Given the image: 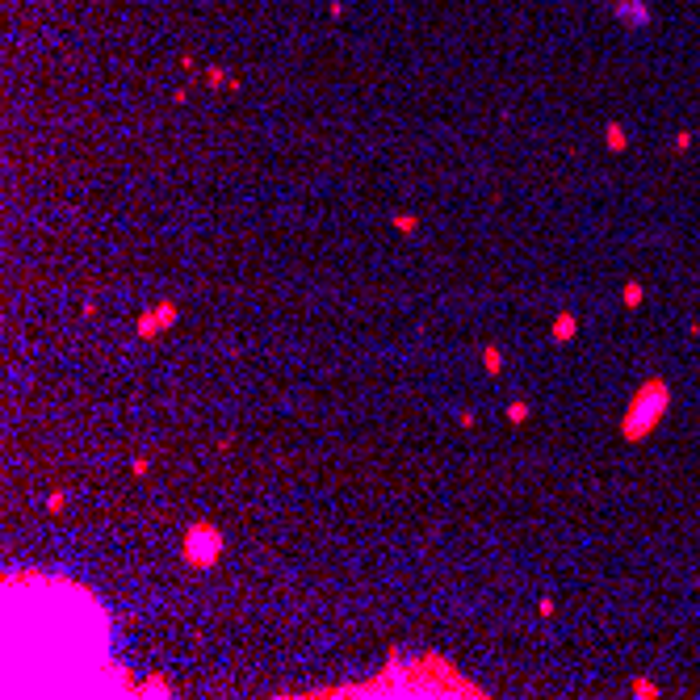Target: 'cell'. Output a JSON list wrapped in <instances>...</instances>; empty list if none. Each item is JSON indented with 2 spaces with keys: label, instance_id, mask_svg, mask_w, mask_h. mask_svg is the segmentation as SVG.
Masks as SVG:
<instances>
[{
  "label": "cell",
  "instance_id": "obj_12",
  "mask_svg": "<svg viewBox=\"0 0 700 700\" xmlns=\"http://www.w3.org/2000/svg\"><path fill=\"white\" fill-rule=\"evenodd\" d=\"M394 231H399V235H415V231H419V219H415V214H394Z\"/></svg>",
  "mask_w": 700,
  "mask_h": 700
},
{
  "label": "cell",
  "instance_id": "obj_17",
  "mask_svg": "<svg viewBox=\"0 0 700 700\" xmlns=\"http://www.w3.org/2000/svg\"><path fill=\"white\" fill-rule=\"evenodd\" d=\"M328 17H332V21H340V17H344V5H340V0H332V5H328Z\"/></svg>",
  "mask_w": 700,
  "mask_h": 700
},
{
  "label": "cell",
  "instance_id": "obj_11",
  "mask_svg": "<svg viewBox=\"0 0 700 700\" xmlns=\"http://www.w3.org/2000/svg\"><path fill=\"white\" fill-rule=\"evenodd\" d=\"M528 415H532V407H528L524 399H516V403H508V423H528Z\"/></svg>",
  "mask_w": 700,
  "mask_h": 700
},
{
  "label": "cell",
  "instance_id": "obj_13",
  "mask_svg": "<svg viewBox=\"0 0 700 700\" xmlns=\"http://www.w3.org/2000/svg\"><path fill=\"white\" fill-rule=\"evenodd\" d=\"M629 688H633V696H637V700H654V696H659V688H654L650 679H633Z\"/></svg>",
  "mask_w": 700,
  "mask_h": 700
},
{
  "label": "cell",
  "instance_id": "obj_8",
  "mask_svg": "<svg viewBox=\"0 0 700 700\" xmlns=\"http://www.w3.org/2000/svg\"><path fill=\"white\" fill-rule=\"evenodd\" d=\"M482 369H487L491 378H495V373L503 369V352H499L495 344H482Z\"/></svg>",
  "mask_w": 700,
  "mask_h": 700
},
{
  "label": "cell",
  "instance_id": "obj_5",
  "mask_svg": "<svg viewBox=\"0 0 700 700\" xmlns=\"http://www.w3.org/2000/svg\"><path fill=\"white\" fill-rule=\"evenodd\" d=\"M574 336H579V319H574L570 310L554 314V323H550V340H554V344H570Z\"/></svg>",
  "mask_w": 700,
  "mask_h": 700
},
{
  "label": "cell",
  "instance_id": "obj_10",
  "mask_svg": "<svg viewBox=\"0 0 700 700\" xmlns=\"http://www.w3.org/2000/svg\"><path fill=\"white\" fill-rule=\"evenodd\" d=\"M206 84H210V88H223V84H227V88H239V80L227 76L223 68H206Z\"/></svg>",
  "mask_w": 700,
  "mask_h": 700
},
{
  "label": "cell",
  "instance_id": "obj_15",
  "mask_svg": "<svg viewBox=\"0 0 700 700\" xmlns=\"http://www.w3.org/2000/svg\"><path fill=\"white\" fill-rule=\"evenodd\" d=\"M692 143H696L692 130H679V134H675V151H692Z\"/></svg>",
  "mask_w": 700,
  "mask_h": 700
},
{
  "label": "cell",
  "instance_id": "obj_3",
  "mask_svg": "<svg viewBox=\"0 0 700 700\" xmlns=\"http://www.w3.org/2000/svg\"><path fill=\"white\" fill-rule=\"evenodd\" d=\"M177 319H181V306H177L172 298H159L155 306H147V310L139 314L134 336H139V340H155V336H164L168 328H177Z\"/></svg>",
  "mask_w": 700,
  "mask_h": 700
},
{
  "label": "cell",
  "instance_id": "obj_18",
  "mask_svg": "<svg viewBox=\"0 0 700 700\" xmlns=\"http://www.w3.org/2000/svg\"><path fill=\"white\" fill-rule=\"evenodd\" d=\"M537 612H541V617H554V600H550V596H546V600H541V604H537Z\"/></svg>",
  "mask_w": 700,
  "mask_h": 700
},
{
  "label": "cell",
  "instance_id": "obj_4",
  "mask_svg": "<svg viewBox=\"0 0 700 700\" xmlns=\"http://www.w3.org/2000/svg\"><path fill=\"white\" fill-rule=\"evenodd\" d=\"M608 5H612V17L625 30H646L650 26V5H646V0H608Z\"/></svg>",
  "mask_w": 700,
  "mask_h": 700
},
{
  "label": "cell",
  "instance_id": "obj_6",
  "mask_svg": "<svg viewBox=\"0 0 700 700\" xmlns=\"http://www.w3.org/2000/svg\"><path fill=\"white\" fill-rule=\"evenodd\" d=\"M604 147H608L612 155L629 151V130H625L621 122H608V126H604Z\"/></svg>",
  "mask_w": 700,
  "mask_h": 700
},
{
  "label": "cell",
  "instance_id": "obj_16",
  "mask_svg": "<svg viewBox=\"0 0 700 700\" xmlns=\"http://www.w3.org/2000/svg\"><path fill=\"white\" fill-rule=\"evenodd\" d=\"M147 470H151V461H147V457H134V461H130V474H139V478H143Z\"/></svg>",
  "mask_w": 700,
  "mask_h": 700
},
{
  "label": "cell",
  "instance_id": "obj_1",
  "mask_svg": "<svg viewBox=\"0 0 700 700\" xmlns=\"http://www.w3.org/2000/svg\"><path fill=\"white\" fill-rule=\"evenodd\" d=\"M667 411H671V386H667L663 378H646L641 390L629 399V407H625V415H621V437H625L629 445H641V441L663 423Z\"/></svg>",
  "mask_w": 700,
  "mask_h": 700
},
{
  "label": "cell",
  "instance_id": "obj_2",
  "mask_svg": "<svg viewBox=\"0 0 700 700\" xmlns=\"http://www.w3.org/2000/svg\"><path fill=\"white\" fill-rule=\"evenodd\" d=\"M223 550H227V537H223L219 528H214L210 520L189 524V528H185V537H181V558H185L193 570H210V566H219Z\"/></svg>",
  "mask_w": 700,
  "mask_h": 700
},
{
  "label": "cell",
  "instance_id": "obj_14",
  "mask_svg": "<svg viewBox=\"0 0 700 700\" xmlns=\"http://www.w3.org/2000/svg\"><path fill=\"white\" fill-rule=\"evenodd\" d=\"M63 508H68V495H63V491H50V495H46V512H63Z\"/></svg>",
  "mask_w": 700,
  "mask_h": 700
},
{
  "label": "cell",
  "instance_id": "obj_9",
  "mask_svg": "<svg viewBox=\"0 0 700 700\" xmlns=\"http://www.w3.org/2000/svg\"><path fill=\"white\" fill-rule=\"evenodd\" d=\"M621 302H625L629 310H637V306L646 302V290H641L637 281H625V286H621Z\"/></svg>",
  "mask_w": 700,
  "mask_h": 700
},
{
  "label": "cell",
  "instance_id": "obj_7",
  "mask_svg": "<svg viewBox=\"0 0 700 700\" xmlns=\"http://www.w3.org/2000/svg\"><path fill=\"white\" fill-rule=\"evenodd\" d=\"M134 696H172V683L168 679H143V683H134Z\"/></svg>",
  "mask_w": 700,
  "mask_h": 700
}]
</instances>
